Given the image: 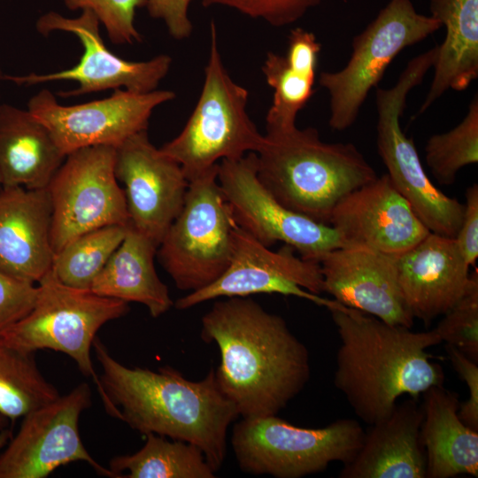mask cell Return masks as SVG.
Segmentation results:
<instances>
[{
	"instance_id": "cell-1",
	"label": "cell",
	"mask_w": 478,
	"mask_h": 478,
	"mask_svg": "<svg viewBox=\"0 0 478 478\" xmlns=\"http://www.w3.org/2000/svg\"><path fill=\"white\" fill-rule=\"evenodd\" d=\"M200 335L217 344L218 386L242 418L277 415L310 379L306 346L282 317L249 297L214 303L202 317Z\"/></svg>"
},
{
	"instance_id": "cell-2",
	"label": "cell",
	"mask_w": 478,
	"mask_h": 478,
	"mask_svg": "<svg viewBox=\"0 0 478 478\" xmlns=\"http://www.w3.org/2000/svg\"><path fill=\"white\" fill-rule=\"evenodd\" d=\"M102 368L98 391L106 412L143 436L156 434L199 447L217 472L227 454V430L239 416L220 389L212 368L200 381L165 366L152 371L127 367L93 342Z\"/></svg>"
},
{
	"instance_id": "cell-3",
	"label": "cell",
	"mask_w": 478,
	"mask_h": 478,
	"mask_svg": "<svg viewBox=\"0 0 478 478\" xmlns=\"http://www.w3.org/2000/svg\"><path fill=\"white\" fill-rule=\"evenodd\" d=\"M328 311L341 340L334 384L365 423L386 418L403 395L417 399L443 385L427 351L442 343L435 329L412 331L341 304Z\"/></svg>"
},
{
	"instance_id": "cell-4",
	"label": "cell",
	"mask_w": 478,
	"mask_h": 478,
	"mask_svg": "<svg viewBox=\"0 0 478 478\" xmlns=\"http://www.w3.org/2000/svg\"><path fill=\"white\" fill-rule=\"evenodd\" d=\"M257 176L283 206L329 225L336 204L378 175L351 143H325L314 127L266 132Z\"/></svg>"
},
{
	"instance_id": "cell-5",
	"label": "cell",
	"mask_w": 478,
	"mask_h": 478,
	"mask_svg": "<svg viewBox=\"0 0 478 478\" xmlns=\"http://www.w3.org/2000/svg\"><path fill=\"white\" fill-rule=\"evenodd\" d=\"M210 51L199 98L181 133L160 150L175 160L189 181L218 166L257 152L263 143L248 111L249 92L226 69L215 24H211Z\"/></svg>"
},
{
	"instance_id": "cell-6",
	"label": "cell",
	"mask_w": 478,
	"mask_h": 478,
	"mask_svg": "<svg viewBox=\"0 0 478 478\" xmlns=\"http://www.w3.org/2000/svg\"><path fill=\"white\" fill-rule=\"evenodd\" d=\"M364 436L360 423L353 419H338L312 428L269 415L242 418L234 426L230 441L244 473L300 478L322 472L333 462L349 463Z\"/></svg>"
},
{
	"instance_id": "cell-7",
	"label": "cell",
	"mask_w": 478,
	"mask_h": 478,
	"mask_svg": "<svg viewBox=\"0 0 478 478\" xmlns=\"http://www.w3.org/2000/svg\"><path fill=\"white\" fill-rule=\"evenodd\" d=\"M437 46L410 59L391 88H377L376 146L397 190L431 232L455 238L464 214V204L443 193L428 178L413 141L400 124L408 94L433 67Z\"/></svg>"
},
{
	"instance_id": "cell-8",
	"label": "cell",
	"mask_w": 478,
	"mask_h": 478,
	"mask_svg": "<svg viewBox=\"0 0 478 478\" xmlns=\"http://www.w3.org/2000/svg\"><path fill=\"white\" fill-rule=\"evenodd\" d=\"M38 283L33 309L0 339L25 352L50 349L70 356L98 392L101 385L90 355L93 342L105 323L128 312V303L67 286L51 269Z\"/></svg>"
},
{
	"instance_id": "cell-9",
	"label": "cell",
	"mask_w": 478,
	"mask_h": 478,
	"mask_svg": "<svg viewBox=\"0 0 478 478\" xmlns=\"http://www.w3.org/2000/svg\"><path fill=\"white\" fill-rule=\"evenodd\" d=\"M441 27L436 18L419 13L412 0H389L352 39L345 66L320 74L319 83L329 95V127L336 131L351 127L393 59Z\"/></svg>"
},
{
	"instance_id": "cell-10",
	"label": "cell",
	"mask_w": 478,
	"mask_h": 478,
	"mask_svg": "<svg viewBox=\"0 0 478 478\" xmlns=\"http://www.w3.org/2000/svg\"><path fill=\"white\" fill-rule=\"evenodd\" d=\"M218 166L189 182L183 206L157 253L176 287L193 292L228 266L236 223L217 180Z\"/></svg>"
},
{
	"instance_id": "cell-11",
	"label": "cell",
	"mask_w": 478,
	"mask_h": 478,
	"mask_svg": "<svg viewBox=\"0 0 478 478\" xmlns=\"http://www.w3.org/2000/svg\"><path fill=\"white\" fill-rule=\"evenodd\" d=\"M114 165L112 146H90L66 155L47 187L54 255L86 232L128 224L126 197Z\"/></svg>"
},
{
	"instance_id": "cell-12",
	"label": "cell",
	"mask_w": 478,
	"mask_h": 478,
	"mask_svg": "<svg viewBox=\"0 0 478 478\" xmlns=\"http://www.w3.org/2000/svg\"><path fill=\"white\" fill-rule=\"evenodd\" d=\"M100 22L89 10L81 11L78 17L68 18L50 11L38 18L35 27L41 35L63 31L73 34L83 48L79 62L67 69L49 73L11 76L4 79L21 85H37L53 81H73L75 89L59 93L63 97L79 96L108 89H125L135 93H147L158 89L167 75L172 58L166 54L132 61L112 52L100 34Z\"/></svg>"
},
{
	"instance_id": "cell-13",
	"label": "cell",
	"mask_w": 478,
	"mask_h": 478,
	"mask_svg": "<svg viewBox=\"0 0 478 478\" xmlns=\"http://www.w3.org/2000/svg\"><path fill=\"white\" fill-rule=\"evenodd\" d=\"M294 251L287 244L272 251L236 225L226 271L212 284L180 297L173 305L186 310L218 297L277 293L306 299L328 310L337 306L340 303L335 300L320 297L324 292L320 264L297 257Z\"/></svg>"
},
{
	"instance_id": "cell-14",
	"label": "cell",
	"mask_w": 478,
	"mask_h": 478,
	"mask_svg": "<svg viewBox=\"0 0 478 478\" xmlns=\"http://www.w3.org/2000/svg\"><path fill=\"white\" fill-rule=\"evenodd\" d=\"M217 180L236 225L264 245L282 242L312 261L345 246L332 226L294 212L272 196L257 176L255 152L221 160Z\"/></svg>"
},
{
	"instance_id": "cell-15",
	"label": "cell",
	"mask_w": 478,
	"mask_h": 478,
	"mask_svg": "<svg viewBox=\"0 0 478 478\" xmlns=\"http://www.w3.org/2000/svg\"><path fill=\"white\" fill-rule=\"evenodd\" d=\"M174 97L171 90L135 93L119 89L104 99L63 105L44 89L29 99L27 110L47 127L66 156L90 146L118 147L133 135L147 130L153 111Z\"/></svg>"
},
{
	"instance_id": "cell-16",
	"label": "cell",
	"mask_w": 478,
	"mask_h": 478,
	"mask_svg": "<svg viewBox=\"0 0 478 478\" xmlns=\"http://www.w3.org/2000/svg\"><path fill=\"white\" fill-rule=\"evenodd\" d=\"M90 405L91 390L83 382L23 416L17 435L0 454V478H45L58 467L76 461L116 478L90 456L80 436L79 419Z\"/></svg>"
},
{
	"instance_id": "cell-17",
	"label": "cell",
	"mask_w": 478,
	"mask_h": 478,
	"mask_svg": "<svg viewBox=\"0 0 478 478\" xmlns=\"http://www.w3.org/2000/svg\"><path fill=\"white\" fill-rule=\"evenodd\" d=\"M114 170L124 184L128 224L158 247L184 204L189 181L181 166L143 130L115 148Z\"/></svg>"
},
{
	"instance_id": "cell-18",
	"label": "cell",
	"mask_w": 478,
	"mask_h": 478,
	"mask_svg": "<svg viewBox=\"0 0 478 478\" xmlns=\"http://www.w3.org/2000/svg\"><path fill=\"white\" fill-rule=\"evenodd\" d=\"M329 225L345 246L391 256L408 251L430 232L387 173L343 197L333 209Z\"/></svg>"
},
{
	"instance_id": "cell-19",
	"label": "cell",
	"mask_w": 478,
	"mask_h": 478,
	"mask_svg": "<svg viewBox=\"0 0 478 478\" xmlns=\"http://www.w3.org/2000/svg\"><path fill=\"white\" fill-rule=\"evenodd\" d=\"M320 266L324 292L347 307L395 326L412 328L398 285L395 256L359 246L326 251L315 259Z\"/></svg>"
},
{
	"instance_id": "cell-20",
	"label": "cell",
	"mask_w": 478,
	"mask_h": 478,
	"mask_svg": "<svg viewBox=\"0 0 478 478\" xmlns=\"http://www.w3.org/2000/svg\"><path fill=\"white\" fill-rule=\"evenodd\" d=\"M395 263L406 308L427 325L465 295L471 280L470 266L455 240L431 232L395 256Z\"/></svg>"
},
{
	"instance_id": "cell-21",
	"label": "cell",
	"mask_w": 478,
	"mask_h": 478,
	"mask_svg": "<svg viewBox=\"0 0 478 478\" xmlns=\"http://www.w3.org/2000/svg\"><path fill=\"white\" fill-rule=\"evenodd\" d=\"M52 209L46 189H0V272L32 283L51 269Z\"/></svg>"
},
{
	"instance_id": "cell-22",
	"label": "cell",
	"mask_w": 478,
	"mask_h": 478,
	"mask_svg": "<svg viewBox=\"0 0 478 478\" xmlns=\"http://www.w3.org/2000/svg\"><path fill=\"white\" fill-rule=\"evenodd\" d=\"M421 405L411 398L386 418L369 425L360 449L343 465L340 478H426L420 440Z\"/></svg>"
},
{
	"instance_id": "cell-23",
	"label": "cell",
	"mask_w": 478,
	"mask_h": 478,
	"mask_svg": "<svg viewBox=\"0 0 478 478\" xmlns=\"http://www.w3.org/2000/svg\"><path fill=\"white\" fill-rule=\"evenodd\" d=\"M66 157L47 127L27 109L0 104L2 187L46 189Z\"/></svg>"
},
{
	"instance_id": "cell-24",
	"label": "cell",
	"mask_w": 478,
	"mask_h": 478,
	"mask_svg": "<svg viewBox=\"0 0 478 478\" xmlns=\"http://www.w3.org/2000/svg\"><path fill=\"white\" fill-rule=\"evenodd\" d=\"M420 440L426 478L478 476V432L459 417L458 395L433 386L423 394Z\"/></svg>"
},
{
	"instance_id": "cell-25",
	"label": "cell",
	"mask_w": 478,
	"mask_h": 478,
	"mask_svg": "<svg viewBox=\"0 0 478 478\" xmlns=\"http://www.w3.org/2000/svg\"><path fill=\"white\" fill-rule=\"evenodd\" d=\"M429 9L445 36L437 45L434 76L419 114L446 91H463L478 77V0H430Z\"/></svg>"
},
{
	"instance_id": "cell-26",
	"label": "cell",
	"mask_w": 478,
	"mask_h": 478,
	"mask_svg": "<svg viewBox=\"0 0 478 478\" xmlns=\"http://www.w3.org/2000/svg\"><path fill=\"white\" fill-rule=\"evenodd\" d=\"M158 246L129 224L124 239L94 280V293L147 307L153 318L173 305L167 286L154 266Z\"/></svg>"
},
{
	"instance_id": "cell-27",
	"label": "cell",
	"mask_w": 478,
	"mask_h": 478,
	"mask_svg": "<svg viewBox=\"0 0 478 478\" xmlns=\"http://www.w3.org/2000/svg\"><path fill=\"white\" fill-rule=\"evenodd\" d=\"M144 445L130 455L114 457L110 469L117 478H214L216 472L197 445L147 434Z\"/></svg>"
},
{
	"instance_id": "cell-28",
	"label": "cell",
	"mask_w": 478,
	"mask_h": 478,
	"mask_svg": "<svg viewBox=\"0 0 478 478\" xmlns=\"http://www.w3.org/2000/svg\"><path fill=\"white\" fill-rule=\"evenodd\" d=\"M59 397L40 372L34 352L13 348L0 339V413L15 420Z\"/></svg>"
},
{
	"instance_id": "cell-29",
	"label": "cell",
	"mask_w": 478,
	"mask_h": 478,
	"mask_svg": "<svg viewBox=\"0 0 478 478\" xmlns=\"http://www.w3.org/2000/svg\"><path fill=\"white\" fill-rule=\"evenodd\" d=\"M317 67L268 52L262 66L266 83L273 89L266 113V132L284 131L296 126L297 117L314 93Z\"/></svg>"
},
{
	"instance_id": "cell-30",
	"label": "cell",
	"mask_w": 478,
	"mask_h": 478,
	"mask_svg": "<svg viewBox=\"0 0 478 478\" xmlns=\"http://www.w3.org/2000/svg\"><path fill=\"white\" fill-rule=\"evenodd\" d=\"M127 226H104L75 237L54 255L52 272L67 286L90 289L124 239Z\"/></svg>"
},
{
	"instance_id": "cell-31",
	"label": "cell",
	"mask_w": 478,
	"mask_h": 478,
	"mask_svg": "<svg viewBox=\"0 0 478 478\" xmlns=\"http://www.w3.org/2000/svg\"><path fill=\"white\" fill-rule=\"evenodd\" d=\"M426 163L441 185H451L465 166L478 162V96L452 129L431 135L425 146Z\"/></svg>"
},
{
	"instance_id": "cell-32",
	"label": "cell",
	"mask_w": 478,
	"mask_h": 478,
	"mask_svg": "<svg viewBox=\"0 0 478 478\" xmlns=\"http://www.w3.org/2000/svg\"><path fill=\"white\" fill-rule=\"evenodd\" d=\"M442 343L453 346L478 361V270L471 274L465 295L434 328Z\"/></svg>"
},
{
	"instance_id": "cell-33",
	"label": "cell",
	"mask_w": 478,
	"mask_h": 478,
	"mask_svg": "<svg viewBox=\"0 0 478 478\" xmlns=\"http://www.w3.org/2000/svg\"><path fill=\"white\" fill-rule=\"evenodd\" d=\"M71 11H91L104 26L108 38L115 44H133L142 41L135 27V18L138 8L146 0H63Z\"/></svg>"
},
{
	"instance_id": "cell-34",
	"label": "cell",
	"mask_w": 478,
	"mask_h": 478,
	"mask_svg": "<svg viewBox=\"0 0 478 478\" xmlns=\"http://www.w3.org/2000/svg\"><path fill=\"white\" fill-rule=\"evenodd\" d=\"M321 0H202L204 7L223 6L249 18L276 27L291 25L302 19Z\"/></svg>"
},
{
	"instance_id": "cell-35",
	"label": "cell",
	"mask_w": 478,
	"mask_h": 478,
	"mask_svg": "<svg viewBox=\"0 0 478 478\" xmlns=\"http://www.w3.org/2000/svg\"><path fill=\"white\" fill-rule=\"evenodd\" d=\"M37 291L35 283L0 272V334L30 312Z\"/></svg>"
},
{
	"instance_id": "cell-36",
	"label": "cell",
	"mask_w": 478,
	"mask_h": 478,
	"mask_svg": "<svg viewBox=\"0 0 478 478\" xmlns=\"http://www.w3.org/2000/svg\"><path fill=\"white\" fill-rule=\"evenodd\" d=\"M453 369L466 383L468 398L459 404L458 414L470 428L478 432V365L457 348L445 345Z\"/></svg>"
},
{
	"instance_id": "cell-37",
	"label": "cell",
	"mask_w": 478,
	"mask_h": 478,
	"mask_svg": "<svg viewBox=\"0 0 478 478\" xmlns=\"http://www.w3.org/2000/svg\"><path fill=\"white\" fill-rule=\"evenodd\" d=\"M193 0H146L150 16L164 22L169 35L175 40L190 36L193 25L189 15Z\"/></svg>"
},
{
	"instance_id": "cell-38",
	"label": "cell",
	"mask_w": 478,
	"mask_h": 478,
	"mask_svg": "<svg viewBox=\"0 0 478 478\" xmlns=\"http://www.w3.org/2000/svg\"><path fill=\"white\" fill-rule=\"evenodd\" d=\"M464 214L454 238L457 246L469 266H474L478 257V184L466 190Z\"/></svg>"
},
{
	"instance_id": "cell-39",
	"label": "cell",
	"mask_w": 478,
	"mask_h": 478,
	"mask_svg": "<svg viewBox=\"0 0 478 478\" xmlns=\"http://www.w3.org/2000/svg\"><path fill=\"white\" fill-rule=\"evenodd\" d=\"M12 438V433L10 430L4 429L0 432V451L7 445V443Z\"/></svg>"
},
{
	"instance_id": "cell-40",
	"label": "cell",
	"mask_w": 478,
	"mask_h": 478,
	"mask_svg": "<svg viewBox=\"0 0 478 478\" xmlns=\"http://www.w3.org/2000/svg\"><path fill=\"white\" fill-rule=\"evenodd\" d=\"M8 423V419L0 413V428H4Z\"/></svg>"
},
{
	"instance_id": "cell-41",
	"label": "cell",
	"mask_w": 478,
	"mask_h": 478,
	"mask_svg": "<svg viewBox=\"0 0 478 478\" xmlns=\"http://www.w3.org/2000/svg\"><path fill=\"white\" fill-rule=\"evenodd\" d=\"M3 79H4V74H3L2 71H1V68H0V81ZM0 104H1V103H0Z\"/></svg>"
},
{
	"instance_id": "cell-42",
	"label": "cell",
	"mask_w": 478,
	"mask_h": 478,
	"mask_svg": "<svg viewBox=\"0 0 478 478\" xmlns=\"http://www.w3.org/2000/svg\"><path fill=\"white\" fill-rule=\"evenodd\" d=\"M2 188V183H1V178H0V189Z\"/></svg>"
}]
</instances>
